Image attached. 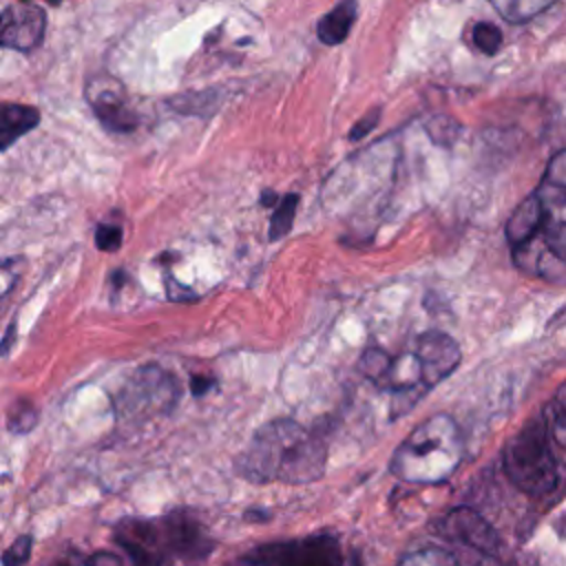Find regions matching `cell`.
<instances>
[{
    "label": "cell",
    "mask_w": 566,
    "mask_h": 566,
    "mask_svg": "<svg viewBox=\"0 0 566 566\" xmlns=\"http://www.w3.org/2000/svg\"><path fill=\"white\" fill-rule=\"evenodd\" d=\"M413 356L418 360L420 378L427 389L451 376L462 358L458 343L444 332H424L416 343Z\"/></svg>",
    "instance_id": "30bf717a"
},
{
    "label": "cell",
    "mask_w": 566,
    "mask_h": 566,
    "mask_svg": "<svg viewBox=\"0 0 566 566\" xmlns=\"http://www.w3.org/2000/svg\"><path fill=\"white\" fill-rule=\"evenodd\" d=\"M340 559L338 539L332 535L265 544L243 557L250 564H338Z\"/></svg>",
    "instance_id": "8992f818"
},
{
    "label": "cell",
    "mask_w": 566,
    "mask_h": 566,
    "mask_svg": "<svg viewBox=\"0 0 566 566\" xmlns=\"http://www.w3.org/2000/svg\"><path fill=\"white\" fill-rule=\"evenodd\" d=\"M462 451L458 422L449 413H436L398 444L389 469L409 484H438L455 473Z\"/></svg>",
    "instance_id": "3957f363"
},
{
    "label": "cell",
    "mask_w": 566,
    "mask_h": 566,
    "mask_svg": "<svg viewBox=\"0 0 566 566\" xmlns=\"http://www.w3.org/2000/svg\"><path fill=\"white\" fill-rule=\"evenodd\" d=\"M489 2L497 9V13L506 22L520 24L546 11L555 0H489Z\"/></svg>",
    "instance_id": "9a60e30c"
},
{
    "label": "cell",
    "mask_w": 566,
    "mask_h": 566,
    "mask_svg": "<svg viewBox=\"0 0 566 566\" xmlns=\"http://www.w3.org/2000/svg\"><path fill=\"white\" fill-rule=\"evenodd\" d=\"M400 564H413V566H429V564H458V557L442 548H420L416 553H407L400 557Z\"/></svg>",
    "instance_id": "44dd1931"
},
{
    "label": "cell",
    "mask_w": 566,
    "mask_h": 566,
    "mask_svg": "<svg viewBox=\"0 0 566 566\" xmlns=\"http://www.w3.org/2000/svg\"><path fill=\"white\" fill-rule=\"evenodd\" d=\"M35 420H38L35 407L31 402H18L9 413V429L15 433H27L33 429Z\"/></svg>",
    "instance_id": "7402d4cb"
},
{
    "label": "cell",
    "mask_w": 566,
    "mask_h": 566,
    "mask_svg": "<svg viewBox=\"0 0 566 566\" xmlns=\"http://www.w3.org/2000/svg\"><path fill=\"white\" fill-rule=\"evenodd\" d=\"M46 33V11L38 4L20 2L0 11V49L29 53L40 46Z\"/></svg>",
    "instance_id": "ba28073f"
},
{
    "label": "cell",
    "mask_w": 566,
    "mask_h": 566,
    "mask_svg": "<svg viewBox=\"0 0 566 566\" xmlns=\"http://www.w3.org/2000/svg\"><path fill=\"white\" fill-rule=\"evenodd\" d=\"M274 201H276V197H274L272 190H263L261 192V206H272Z\"/></svg>",
    "instance_id": "f546056e"
},
{
    "label": "cell",
    "mask_w": 566,
    "mask_h": 566,
    "mask_svg": "<svg viewBox=\"0 0 566 566\" xmlns=\"http://www.w3.org/2000/svg\"><path fill=\"white\" fill-rule=\"evenodd\" d=\"M86 102L104 128L113 133H130L137 128L139 117L126 99L124 86L111 75H97L86 84Z\"/></svg>",
    "instance_id": "52a82bcc"
},
{
    "label": "cell",
    "mask_w": 566,
    "mask_h": 566,
    "mask_svg": "<svg viewBox=\"0 0 566 566\" xmlns=\"http://www.w3.org/2000/svg\"><path fill=\"white\" fill-rule=\"evenodd\" d=\"M354 20H356V0H340L329 13H325L316 22V35L323 44L336 46L349 35Z\"/></svg>",
    "instance_id": "4fadbf2b"
},
{
    "label": "cell",
    "mask_w": 566,
    "mask_h": 566,
    "mask_svg": "<svg viewBox=\"0 0 566 566\" xmlns=\"http://www.w3.org/2000/svg\"><path fill=\"white\" fill-rule=\"evenodd\" d=\"M22 2H29V0H22ZM51 4H60V0H49Z\"/></svg>",
    "instance_id": "4dcf8cb0"
},
{
    "label": "cell",
    "mask_w": 566,
    "mask_h": 566,
    "mask_svg": "<svg viewBox=\"0 0 566 566\" xmlns=\"http://www.w3.org/2000/svg\"><path fill=\"white\" fill-rule=\"evenodd\" d=\"M502 464L509 480L526 495L539 497L557 489L559 469L553 453V440L539 420H528L506 440Z\"/></svg>",
    "instance_id": "277c9868"
},
{
    "label": "cell",
    "mask_w": 566,
    "mask_h": 566,
    "mask_svg": "<svg viewBox=\"0 0 566 566\" xmlns=\"http://www.w3.org/2000/svg\"><path fill=\"white\" fill-rule=\"evenodd\" d=\"M177 398V378L159 365H144L122 387L115 409L122 420H146L168 413Z\"/></svg>",
    "instance_id": "5b68a950"
},
{
    "label": "cell",
    "mask_w": 566,
    "mask_h": 566,
    "mask_svg": "<svg viewBox=\"0 0 566 566\" xmlns=\"http://www.w3.org/2000/svg\"><path fill=\"white\" fill-rule=\"evenodd\" d=\"M95 245L104 252H115L122 245V228L113 223H99L95 230Z\"/></svg>",
    "instance_id": "603a6c76"
},
{
    "label": "cell",
    "mask_w": 566,
    "mask_h": 566,
    "mask_svg": "<svg viewBox=\"0 0 566 566\" xmlns=\"http://www.w3.org/2000/svg\"><path fill=\"white\" fill-rule=\"evenodd\" d=\"M378 119H380V108L369 111L365 117H360V119L354 124V128L349 130V139H352V142H358V139H363L365 135H369L371 128L378 124Z\"/></svg>",
    "instance_id": "484cf974"
},
{
    "label": "cell",
    "mask_w": 566,
    "mask_h": 566,
    "mask_svg": "<svg viewBox=\"0 0 566 566\" xmlns=\"http://www.w3.org/2000/svg\"><path fill=\"white\" fill-rule=\"evenodd\" d=\"M542 181H548V184H557V186H566V153L564 150H557L553 155V159L548 161L546 166V172H544V179Z\"/></svg>",
    "instance_id": "d4e9b609"
},
{
    "label": "cell",
    "mask_w": 566,
    "mask_h": 566,
    "mask_svg": "<svg viewBox=\"0 0 566 566\" xmlns=\"http://www.w3.org/2000/svg\"><path fill=\"white\" fill-rule=\"evenodd\" d=\"M298 201L301 197L296 192H290V195H283V199H276V208L270 217V230H268L270 241H279L292 230Z\"/></svg>",
    "instance_id": "2e32d148"
},
{
    "label": "cell",
    "mask_w": 566,
    "mask_h": 566,
    "mask_svg": "<svg viewBox=\"0 0 566 566\" xmlns=\"http://www.w3.org/2000/svg\"><path fill=\"white\" fill-rule=\"evenodd\" d=\"M438 533L453 544L469 546L471 551L484 553L489 557H493L502 546L495 528L478 511H473L469 506L451 509L442 517Z\"/></svg>",
    "instance_id": "9c48e42d"
},
{
    "label": "cell",
    "mask_w": 566,
    "mask_h": 566,
    "mask_svg": "<svg viewBox=\"0 0 566 566\" xmlns=\"http://www.w3.org/2000/svg\"><path fill=\"white\" fill-rule=\"evenodd\" d=\"M119 562H122V557H117L113 553H97L86 559V564H119Z\"/></svg>",
    "instance_id": "f1b7e54d"
},
{
    "label": "cell",
    "mask_w": 566,
    "mask_h": 566,
    "mask_svg": "<svg viewBox=\"0 0 566 566\" xmlns=\"http://www.w3.org/2000/svg\"><path fill=\"white\" fill-rule=\"evenodd\" d=\"M212 385H214L212 376H201V374H195V376L190 378V391H192L195 396H203L206 391H210V389H212Z\"/></svg>",
    "instance_id": "83f0119b"
},
{
    "label": "cell",
    "mask_w": 566,
    "mask_h": 566,
    "mask_svg": "<svg viewBox=\"0 0 566 566\" xmlns=\"http://www.w3.org/2000/svg\"><path fill=\"white\" fill-rule=\"evenodd\" d=\"M389 363H391V356L385 349L369 347L363 352V356L358 360V369L363 371L365 378H369L371 382H376L380 387V382L389 369Z\"/></svg>",
    "instance_id": "ac0fdd59"
},
{
    "label": "cell",
    "mask_w": 566,
    "mask_h": 566,
    "mask_svg": "<svg viewBox=\"0 0 566 566\" xmlns=\"http://www.w3.org/2000/svg\"><path fill=\"white\" fill-rule=\"evenodd\" d=\"M40 124V111L29 104H0V150L13 146Z\"/></svg>",
    "instance_id": "7c38bea8"
},
{
    "label": "cell",
    "mask_w": 566,
    "mask_h": 566,
    "mask_svg": "<svg viewBox=\"0 0 566 566\" xmlns=\"http://www.w3.org/2000/svg\"><path fill=\"white\" fill-rule=\"evenodd\" d=\"M115 542L137 564L203 559L212 551L206 528L188 511H170L159 520L126 517L115 528Z\"/></svg>",
    "instance_id": "7a4b0ae2"
},
{
    "label": "cell",
    "mask_w": 566,
    "mask_h": 566,
    "mask_svg": "<svg viewBox=\"0 0 566 566\" xmlns=\"http://www.w3.org/2000/svg\"><path fill=\"white\" fill-rule=\"evenodd\" d=\"M166 290H168V296H170L172 301H188V298H195V292L188 290V287H184V285H179L172 276H166Z\"/></svg>",
    "instance_id": "4316f807"
},
{
    "label": "cell",
    "mask_w": 566,
    "mask_h": 566,
    "mask_svg": "<svg viewBox=\"0 0 566 566\" xmlns=\"http://www.w3.org/2000/svg\"><path fill=\"white\" fill-rule=\"evenodd\" d=\"M473 44L484 55H495L502 46V31L493 22H478L473 27Z\"/></svg>",
    "instance_id": "ffe728a7"
},
{
    "label": "cell",
    "mask_w": 566,
    "mask_h": 566,
    "mask_svg": "<svg viewBox=\"0 0 566 566\" xmlns=\"http://www.w3.org/2000/svg\"><path fill=\"white\" fill-rule=\"evenodd\" d=\"M424 128H427V135L431 137V142L438 146H453V142L460 137V130H462V126L449 115L431 117L424 124Z\"/></svg>",
    "instance_id": "d6986e66"
},
{
    "label": "cell",
    "mask_w": 566,
    "mask_h": 566,
    "mask_svg": "<svg viewBox=\"0 0 566 566\" xmlns=\"http://www.w3.org/2000/svg\"><path fill=\"white\" fill-rule=\"evenodd\" d=\"M382 389H389L394 394L398 391H427V387L422 385V378H420V367H418V360L413 354H402V356H396L391 358L389 363V369L380 382Z\"/></svg>",
    "instance_id": "5bb4252c"
},
{
    "label": "cell",
    "mask_w": 566,
    "mask_h": 566,
    "mask_svg": "<svg viewBox=\"0 0 566 566\" xmlns=\"http://www.w3.org/2000/svg\"><path fill=\"white\" fill-rule=\"evenodd\" d=\"M327 444L318 431L292 418H279L252 436L237 460V471L248 482L310 484L325 473Z\"/></svg>",
    "instance_id": "6da1fadb"
},
{
    "label": "cell",
    "mask_w": 566,
    "mask_h": 566,
    "mask_svg": "<svg viewBox=\"0 0 566 566\" xmlns=\"http://www.w3.org/2000/svg\"><path fill=\"white\" fill-rule=\"evenodd\" d=\"M564 394L566 387H557L555 396L548 400V405L544 407V420H546V431L551 436V440L555 442L557 449L564 447V429H566V402H564Z\"/></svg>",
    "instance_id": "e0dca14e"
},
{
    "label": "cell",
    "mask_w": 566,
    "mask_h": 566,
    "mask_svg": "<svg viewBox=\"0 0 566 566\" xmlns=\"http://www.w3.org/2000/svg\"><path fill=\"white\" fill-rule=\"evenodd\" d=\"M546 208L537 192L528 195L520 201V206L511 212L506 221V241L513 250H520L533 241V237L542 230L546 221Z\"/></svg>",
    "instance_id": "8fae6325"
},
{
    "label": "cell",
    "mask_w": 566,
    "mask_h": 566,
    "mask_svg": "<svg viewBox=\"0 0 566 566\" xmlns=\"http://www.w3.org/2000/svg\"><path fill=\"white\" fill-rule=\"evenodd\" d=\"M31 537L29 535H20L11 548L2 555V564H24L29 557H31Z\"/></svg>",
    "instance_id": "cb8c5ba5"
}]
</instances>
